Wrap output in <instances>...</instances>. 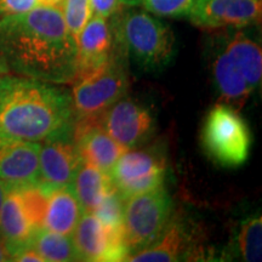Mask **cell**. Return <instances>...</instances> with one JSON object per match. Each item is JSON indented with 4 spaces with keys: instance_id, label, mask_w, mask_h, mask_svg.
<instances>
[{
    "instance_id": "cell-26",
    "label": "cell",
    "mask_w": 262,
    "mask_h": 262,
    "mask_svg": "<svg viewBox=\"0 0 262 262\" xmlns=\"http://www.w3.org/2000/svg\"><path fill=\"white\" fill-rule=\"evenodd\" d=\"M63 0H0V17L24 14L39 6L61 8Z\"/></svg>"
},
{
    "instance_id": "cell-5",
    "label": "cell",
    "mask_w": 262,
    "mask_h": 262,
    "mask_svg": "<svg viewBox=\"0 0 262 262\" xmlns=\"http://www.w3.org/2000/svg\"><path fill=\"white\" fill-rule=\"evenodd\" d=\"M73 83L71 97L74 120L101 116L129 89L125 54L120 52L102 68Z\"/></svg>"
},
{
    "instance_id": "cell-22",
    "label": "cell",
    "mask_w": 262,
    "mask_h": 262,
    "mask_svg": "<svg viewBox=\"0 0 262 262\" xmlns=\"http://www.w3.org/2000/svg\"><path fill=\"white\" fill-rule=\"evenodd\" d=\"M31 247L45 261H79L71 235L56 233L48 229H39L33 235Z\"/></svg>"
},
{
    "instance_id": "cell-1",
    "label": "cell",
    "mask_w": 262,
    "mask_h": 262,
    "mask_svg": "<svg viewBox=\"0 0 262 262\" xmlns=\"http://www.w3.org/2000/svg\"><path fill=\"white\" fill-rule=\"evenodd\" d=\"M77 51L61 8L39 6L0 17V71L51 84L72 83Z\"/></svg>"
},
{
    "instance_id": "cell-25",
    "label": "cell",
    "mask_w": 262,
    "mask_h": 262,
    "mask_svg": "<svg viewBox=\"0 0 262 262\" xmlns=\"http://www.w3.org/2000/svg\"><path fill=\"white\" fill-rule=\"evenodd\" d=\"M124 202H125V199H123V196L119 193L114 191L104 196L93 214L104 224L111 226H122Z\"/></svg>"
},
{
    "instance_id": "cell-29",
    "label": "cell",
    "mask_w": 262,
    "mask_h": 262,
    "mask_svg": "<svg viewBox=\"0 0 262 262\" xmlns=\"http://www.w3.org/2000/svg\"><path fill=\"white\" fill-rule=\"evenodd\" d=\"M2 261H11V256H10L8 245H6L4 238L0 234V262Z\"/></svg>"
},
{
    "instance_id": "cell-15",
    "label": "cell",
    "mask_w": 262,
    "mask_h": 262,
    "mask_svg": "<svg viewBox=\"0 0 262 262\" xmlns=\"http://www.w3.org/2000/svg\"><path fill=\"white\" fill-rule=\"evenodd\" d=\"M39 147L0 134V180L9 187H21L39 181Z\"/></svg>"
},
{
    "instance_id": "cell-27",
    "label": "cell",
    "mask_w": 262,
    "mask_h": 262,
    "mask_svg": "<svg viewBox=\"0 0 262 262\" xmlns=\"http://www.w3.org/2000/svg\"><path fill=\"white\" fill-rule=\"evenodd\" d=\"M122 0H89L90 17L110 19L120 11Z\"/></svg>"
},
{
    "instance_id": "cell-11",
    "label": "cell",
    "mask_w": 262,
    "mask_h": 262,
    "mask_svg": "<svg viewBox=\"0 0 262 262\" xmlns=\"http://www.w3.org/2000/svg\"><path fill=\"white\" fill-rule=\"evenodd\" d=\"M261 0H194L187 18L204 29H239L261 21Z\"/></svg>"
},
{
    "instance_id": "cell-13",
    "label": "cell",
    "mask_w": 262,
    "mask_h": 262,
    "mask_svg": "<svg viewBox=\"0 0 262 262\" xmlns=\"http://www.w3.org/2000/svg\"><path fill=\"white\" fill-rule=\"evenodd\" d=\"M77 49V74L74 80L94 73L123 52L118 45L113 24L101 17H90L78 37Z\"/></svg>"
},
{
    "instance_id": "cell-3",
    "label": "cell",
    "mask_w": 262,
    "mask_h": 262,
    "mask_svg": "<svg viewBox=\"0 0 262 262\" xmlns=\"http://www.w3.org/2000/svg\"><path fill=\"white\" fill-rule=\"evenodd\" d=\"M113 16V28L120 49L139 67L159 72L176 54L171 28L146 10H127Z\"/></svg>"
},
{
    "instance_id": "cell-23",
    "label": "cell",
    "mask_w": 262,
    "mask_h": 262,
    "mask_svg": "<svg viewBox=\"0 0 262 262\" xmlns=\"http://www.w3.org/2000/svg\"><path fill=\"white\" fill-rule=\"evenodd\" d=\"M126 6H142L146 11L162 17H187L194 0H122Z\"/></svg>"
},
{
    "instance_id": "cell-7",
    "label": "cell",
    "mask_w": 262,
    "mask_h": 262,
    "mask_svg": "<svg viewBox=\"0 0 262 262\" xmlns=\"http://www.w3.org/2000/svg\"><path fill=\"white\" fill-rule=\"evenodd\" d=\"M168 173V160L157 147L126 149L110 171L116 191L127 199L163 187Z\"/></svg>"
},
{
    "instance_id": "cell-8",
    "label": "cell",
    "mask_w": 262,
    "mask_h": 262,
    "mask_svg": "<svg viewBox=\"0 0 262 262\" xmlns=\"http://www.w3.org/2000/svg\"><path fill=\"white\" fill-rule=\"evenodd\" d=\"M96 118L108 135L126 149L145 145L156 133L152 110L135 98L124 96Z\"/></svg>"
},
{
    "instance_id": "cell-16",
    "label": "cell",
    "mask_w": 262,
    "mask_h": 262,
    "mask_svg": "<svg viewBox=\"0 0 262 262\" xmlns=\"http://www.w3.org/2000/svg\"><path fill=\"white\" fill-rule=\"evenodd\" d=\"M211 44V74L220 100L235 108L243 106L254 90L226 54L217 38H215Z\"/></svg>"
},
{
    "instance_id": "cell-9",
    "label": "cell",
    "mask_w": 262,
    "mask_h": 262,
    "mask_svg": "<svg viewBox=\"0 0 262 262\" xmlns=\"http://www.w3.org/2000/svg\"><path fill=\"white\" fill-rule=\"evenodd\" d=\"M71 237L79 261L116 262L129 256L122 226L104 224L91 212H83Z\"/></svg>"
},
{
    "instance_id": "cell-6",
    "label": "cell",
    "mask_w": 262,
    "mask_h": 262,
    "mask_svg": "<svg viewBox=\"0 0 262 262\" xmlns=\"http://www.w3.org/2000/svg\"><path fill=\"white\" fill-rule=\"evenodd\" d=\"M172 208V199L164 186L125 199L122 227L129 256L158 237L171 217Z\"/></svg>"
},
{
    "instance_id": "cell-18",
    "label": "cell",
    "mask_w": 262,
    "mask_h": 262,
    "mask_svg": "<svg viewBox=\"0 0 262 262\" xmlns=\"http://www.w3.org/2000/svg\"><path fill=\"white\" fill-rule=\"evenodd\" d=\"M216 38L251 89H256L262 75L261 45L241 31L224 33Z\"/></svg>"
},
{
    "instance_id": "cell-30",
    "label": "cell",
    "mask_w": 262,
    "mask_h": 262,
    "mask_svg": "<svg viewBox=\"0 0 262 262\" xmlns=\"http://www.w3.org/2000/svg\"><path fill=\"white\" fill-rule=\"evenodd\" d=\"M8 189H9V186L6 185L3 180H0V208H2V204L3 202H4L6 193H8Z\"/></svg>"
},
{
    "instance_id": "cell-2",
    "label": "cell",
    "mask_w": 262,
    "mask_h": 262,
    "mask_svg": "<svg viewBox=\"0 0 262 262\" xmlns=\"http://www.w3.org/2000/svg\"><path fill=\"white\" fill-rule=\"evenodd\" d=\"M71 94L24 77L0 79V134L27 142L42 141L73 129Z\"/></svg>"
},
{
    "instance_id": "cell-17",
    "label": "cell",
    "mask_w": 262,
    "mask_h": 262,
    "mask_svg": "<svg viewBox=\"0 0 262 262\" xmlns=\"http://www.w3.org/2000/svg\"><path fill=\"white\" fill-rule=\"evenodd\" d=\"M34 233L17 188L9 187L0 208V234L8 245L11 261L18 251L31 245Z\"/></svg>"
},
{
    "instance_id": "cell-4",
    "label": "cell",
    "mask_w": 262,
    "mask_h": 262,
    "mask_svg": "<svg viewBox=\"0 0 262 262\" xmlns=\"http://www.w3.org/2000/svg\"><path fill=\"white\" fill-rule=\"evenodd\" d=\"M202 145L215 164L222 168H238L249 158L250 130L233 107L219 103L206 114Z\"/></svg>"
},
{
    "instance_id": "cell-10",
    "label": "cell",
    "mask_w": 262,
    "mask_h": 262,
    "mask_svg": "<svg viewBox=\"0 0 262 262\" xmlns=\"http://www.w3.org/2000/svg\"><path fill=\"white\" fill-rule=\"evenodd\" d=\"M204 256V248H198L194 229L189 221L172 212L160 234L145 249L130 255L126 261L133 262H175L199 260Z\"/></svg>"
},
{
    "instance_id": "cell-21",
    "label": "cell",
    "mask_w": 262,
    "mask_h": 262,
    "mask_svg": "<svg viewBox=\"0 0 262 262\" xmlns=\"http://www.w3.org/2000/svg\"><path fill=\"white\" fill-rule=\"evenodd\" d=\"M261 242L262 217L260 212H255L239 224L232 242V254L242 261H261Z\"/></svg>"
},
{
    "instance_id": "cell-24",
    "label": "cell",
    "mask_w": 262,
    "mask_h": 262,
    "mask_svg": "<svg viewBox=\"0 0 262 262\" xmlns=\"http://www.w3.org/2000/svg\"><path fill=\"white\" fill-rule=\"evenodd\" d=\"M61 10L68 31L77 41L80 32L90 19L89 0H63Z\"/></svg>"
},
{
    "instance_id": "cell-20",
    "label": "cell",
    "mask_w": 262,
    "mask_h": 262,
    "mask_svg": "<svg viewBox=\"0 0 262 262\" xmlns=\"http://www.w3.org/2000/svg\"><path fill=\"white\" fill-rule=\"evenodd\" d=\"M72 188L77 195L83 212H93L104 196L116 191L110 172L81 162L75 173Z\"/></svg>"
},
{
    "instance_id": "cell-28",
    "label": "cell",
    "mask_w": 262,
    "mask_h": 262,
    "mask_svg": "<svg viewBox=\"0 0 262 262\" xmlns=\"http://www.w3.org/2000/svg\"><path fill=\"white\" fill-rule=\"evenodd\" d=\"M12 261H22V262H27V261H32V262H44L42 257L39 255L37 251L33 249L31 245L27 248L22 249L21 251H18L17 254L12 257Z\"/></svg>"
},
{
    "instance_id": "cell-19",
    "label": "cell",
    "mask_w": 262,
    "mask_h": 262,
    "mask_svg": "<svg viewBox=\"0 0 262 262\" xmlns=\"http://www.w3.org/2000/svg\"><path fill=\"white\" fill-rule=\"evenodd\" d=\"M81 215L83 210L72 186L51 189L49 192L42 228L72 235Z\"/></svg>"
},
{
    "instance_id": "cell-12",
    "label": "cell",
    "mask_w": 262,
    "mask_h": 262,
    "mask_svg": "<svg viewBox=\"0 0 262 262\" xmlns=\"http://www.w3.org/2000/svg\"><path fill=\"white\" fill-rule=\"evenodd\" d=\"M73 130V129H72ZM72 130L42 141L39 147V185L48 189L72 186L83 160Z\"/></svg>"
},
{
    "instance_id": "cell-14",
    "label": "cell",
    "mask_w": 262,
    "mask_h": 262,
    "mask_svg": "<svg viewBox=\"0 0 262 262\" xmlns=\"http://www.w3.org/2000/svg\"><path fill=\"white\" fill-rule=\"evenodd\" d=\"M74 143L83 162L110 172L117 160L125 152L122 145L104 131L97 118H84L73 123Z\"/></svg>"
}]
</instances>
